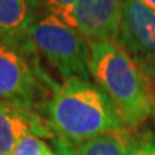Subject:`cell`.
Wrapping results in <instances>:
<instances>
[{"instance_id":"cell-1","label":"cell","mask_w":155,"mask_h":155,"mask_svg":"<svg viewBox=\"0 0 155 155\" xmlns=\"http://www.w3.org/2000/svg\"><path fill=\"white\" fill-rule=\"evenodd\" d=\"M45 113L57 137L75 145L124 125L107 94L81 78H69L58 85L45 105Z\"/></svg>"},{"instance_id":"cell-2","label":"cell","mask_w":155,"mask_h":155,"mask_svg":"<svg viewBox=\"0 0 155 155\" xmlns=\"http://www.w3.org/2000/svg\"><path fill=\"white\" fill-rule=\"evenodd\" d=\"M89 71L124 125L136 128L150 118L155 100L143 69L118 41L91 43Z\"/></svg>"},{"instance_id":"cell-3","label":"cell","mask_w":155,"mask_h":155,"mask_svg":"<svg viewBox=\"0 0 155 155\" xmlns=\"http://www.w3.org/2000/svg\"><path fill=\"white\" fill-rule=\"evenodd\" d=\"M26 38L65 80L69 78L89 80L91 44L65 19L49 11L39 13Z\"/></svg>"},{"instance_id":"cell-4","label":"cell","mask_w":155,"mask_h":155,"mask_svg":"<svg viewBox=\"0 0 155 155\" xmlns=\"http://www.w3.org/2000/svg\"><path fill=\"white\" fill-rule=\"evenodd\" d=\"M27 44L26 34L0 39V100L31 110L40 92L41 76Z\"/></svg>"},{"instance_id":"cell-5","label":"cell","mask_w":155,"mask_h":155,"mask_svg":"<svg viewBox=\"0 0 155 155\" xmlns=\"http://www.w3.org/2000/svg\"><path fill=\"white\" fill-rule=\"evenodd\" d=\"M118 43L138 64L155 61V11L140 0H123Z\"/></svg>"},{"instance_id":"cell-6","label":"cell","mask_w":155,"mask_h":155,"mask_svg":"<svg viewBox=\"0 0 155 155\" xmlns=\"http://www.w3.org/2000/svg\"><path fill=\"white\" fill-rule=\"evenodd\" d=\"M123 0H78L72 12L75 27L89 43L118 41Z\"/></svg>"},{"instance_id":"cell-7","label":"cell","mask_w":155,"mask_h":155,"mask_svg":"<svg viewBox=\"0 0 155 155\" xmlns=\"http://www.w3.org/2000/svg\"><path fill=\"white\" fill-rule=\"evenodd\" d=\"M27 134L53 138L52 129L32 110L0 100V155H11L17 142Z\"/></svg>"},{"instance_id":"cell-8","label":"cell","mask_w":155,"mask_h":155,"mask_svg":"<svg viewBox=\"0 0 155 155\" xmlns=\"http://www.w3.org/2000/svg\"><path fill=\"white\" fill-rule=\"evenodd\" d=\"M39 0H0V38L22 36L32 25Z\"/></svg>"},{"instance_id":"cell-9","label":"cell","mask_w":155,"mask_h":155,"mask_svg":"<svg viewBox=\"0 0 155 155\" xmlns=\"http://www.w3.org/2000/svg\"><path fill=\"white\" fill-rule=\"evenodd\" d=\"M133 138L124 128L75 145L79 155H133Z\"/></svg>"},{"instance_id":"cell-10","label":"cell","mask_w":155,"mask_h":155,"mask_svg":"<svg viewBox=\"0 0 155 155\" xmlns=\"http://www.w3.org/2000/svg\"><path fill=\"white\" fill-rule=\"evenodd\" d=\"M52 151L53 147H51L41 137L27 134L17 142L11 155H48Z\"/></svg>"},{"instance_id":"cell-11","label":"cell","mask_w":155,"mask_h":155,"mask_svg":"<svg viewBox=\"0 0 155 155\" xmlns=\"http://www.w3.org/2000/svg\"><path fill=\"white\" fill-rule=\"evenodd\" d=\"M45 11L54 13L72 26V12L78 0H39Z\"/></svg>"},{"instance_id":"cell-12","label":"cell","mask_w":155,"mask_h":155,"mask_svg":"<svg viewBox=\"0 0 155 155\" xmlns=\"http://www.w3.org/2000/svg\"><path fill=\"white\" fill-rule=\"evenodd\" d=\"M133 155H155V134H145L134 141Z\"/></svg>"},{"instance_id":"cell-13","label":"cell","mask_w":155,"mask_h":155,"mask_svg":"<svg viewBox=\"0 0 155 155\" xmlns=\"http://www.w3.org/2000/svg\"><path fill=\"white\" fill-rule=\"evenodd\" d=\"M52 146L56 155H79L75 143H72L69 140L57 137V136L52 138Z\"/></svg>"},{"instance_id":"cell-14","label":"cell","mask_w":155,"mask_h":155,"mask_svg":"<svg viewBox=\"0 0 155 155\" xmlns=\"http://www.w3.org/2000/svg\"><path fill=\"white\" fill-rule=\"evenodd\" d=\"M141 3H143L145 5H147L149 8H151L153 11H155V0H140Z\"/></svg>"},{"instance_id":"cell-15","label":"cell","mask_w":155,"mask_h":155,"mask_svg":"<svg viewBox=\"0 0 155 155\" xmlns=\"http://www.w3.org/2000/svg\"><path fill=\"white\" fill-rule=\"evenodd\" d=\"M154 92H155V89H154Z\"/></svg>"}]
</instances>
